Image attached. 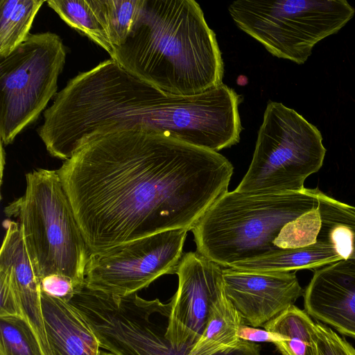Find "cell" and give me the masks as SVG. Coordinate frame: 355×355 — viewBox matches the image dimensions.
Instances as JSON below:
<instances>
[{"mask_svg": "<svg viewBox=\"0 0 355 355\" xmlns=\"http://www.w3.org/2000/svg\"><path fill=\"white\" fill-rule=\"evenodd\" d=\"M41 291L45 294L69 302L77 288L68 278L61 275H51L40 282Z\"/></svg>", "mask_w": 355, "mask_h": 355, "instance_id": "24", "label": "cell"}, {"mask_svg": "<svg viewBox=\"0 0 355 355\" xmlns=\"http://www.w3.org/2000/svg\"><path fill=\"white\" fill-rule=\"evenodd\" d=\"M239 336L241 340L259 343L268 342L275 344L282 340L280 336L264 329L252 327L243 324L239 331Z\"/></svg>", "mask_w": 355, "mask_h": 355, "instance_id": "25", "label": "cell"}, {"mask_svg": "<svg viewBox=\"0 0 355 355\" xmlns=\"http://www.w3.org/2000/svg\"><path fill=\"white\" fill-rule=\"evenodd\" d=\"M317 189L282 193L234 190L220 196L191 230L196 252L230 268L272 253L282 230L318 206Z\"/></svg>", "mask_w": 355, "mask_h": 355, "instance_id": "3", "label": "cell"}, {"mask_svg": "<svg viewBox=\"0 0 355 355\" xmlns=\"http://www.w3.org/2000/svg\"><path fill=\"white\" fill-rule=\"evenodd\" d=\"M318 128L295 110L269 101L258 130L250 165L235 190L300 191L322 167L326 154Z\"/></svg>", "mask_w": 355, "mask_h": 355, "instance_id": "6", "label": "cell"}, {"mask_svg": "<svg viewBox=\"0 0 355 355\" xmlns=\"http://www.w3.org/2000/svg\"><path fill=\"white\" fill-rule=\"evenodd\" d=\"M319 228L320 218L317 206L285 225L274 244L281 249L312 245L316 242Z\"/></svg>", "mask_w": 355, "mask_h": 355, "instance_id": "22", "label": "cell"}, {"mask_svg": "<svg viewBox=\"0 0 355 355\" xmlns=\"http://www.w3.org/2000/svg\"><path fill=\"white\" fill-rule=\"evenodd\" d=\"M318 355H355V349L329 327L315 323Z\"/></svg>", "mask_w": 355, "mask_h": 355, "instance_id": "23", "label": "cell"}, {"mask_svg": "<svg viewBox=\"0 0 355 355\" xmlns=\"http://www.w3.org/2000/svg\"><path fill=\"white\" fill-rule=\"evenodd\" d=\"M320 228L316 241L334 248L341 259L355 264V207L317 189Z\"/></svg>", "mask_w": 355, "mask_h": 355, "instance_id": "14", "label": "cell"}, {"mask_svg": "<svg viewBox=\"0 0 355 355\" xmlns=\"http://www.w3.org/2000/svg\"><path fill=\"white\" fill-rule=\"evenodd\" d=\"M46 337L51 355H98L99 342L88 322L70 302L41 291Z\"/></svg>", "mask_w": 355, "mask_h": 355, "instance_id": "13", "label": "cell"}, {"mask_svg": "<svg viewBox=\"0 0 355 355\" xmlns=\"http://www.w3.org/2000/svg\"><path fill=\"white\" fill-rule=\"evenodd\" d=\"M0 355H44L30 324L22 317H0Z\"/></svg>", "mask_w": 355, "mask_h": 355, "instance_id": "21", "label": "cell"}, {"mask_svg": "<svg viewBox=\"0 0 355 355\" xmlns=\"http://www.w3.org/2000/svg\"><path fill=\"white\" fill-rule=\"evenodd\" d=\"M67 57L61 37L53 33L31 34L0 59V136L11 144L44 112L58 93V80Z\"/></svg>", "mask_w": 355, "mask_h": 355, "instance_id": "7", "label": "cell"}, {"mask_svg": "<svg viewBox=\"0 0 355 355\" xmlns=\"http://www.w3.org/2000/svg\"><path fill=\"white\" fill-rule=\"evenodd\" d=\"M303 295L310 316L355 338V264L340 260L315 270Z\"/></svg>", "mask_w": 355, "mask_h": 355, "instance_id": "12", "label": "cell"}, {"mask_svg": "<svg viewBox=\"0 0 355 355\" xmlns=\"http://www.w3.org/2000/svg\"><path fill=\"white\" fill-rule=\"evenodd\" d=\"M43 0H0V59L7 57L30 35Z\"/></svg>", "mask_w": 355, "mask_h": 355, "instance_id": "18", "label": "cell"}, {"mask_svg": "<svg viewBox=\"0 0 355 355\" xmlns=\"http://www.w3.org/2000/svg\"><path fill=\"white\" fill-rule=\"evenodd\" d=\"M225 293L245 324L258 327L276 317L304 294L295 271L223 270Z\"/></svg>", "mask_w": 355, "mask_h": 355, "instance_id": "11", "label": "cell"}, {"mask_svg": "<svg viewBox=\"0 0 355 355\" xmlns=\"http://www.w3.org/2000/svg\"><path fill=\"white\" fill-rule=\"evenodd\" d=\"M243 320L223 289L213 304L201 336L187 355H216L237 347Z\"/></svg>", "mask_w": 355, "mask_h": 355, "instance_id": "15", "label": "cell"}, {"mask_svg": "<svg viewBox=\"0 0 355 355\" xmlns=\"http://www.w3.org/2000/svg\"><path fill=\"white\" fill-rule=\"evenodd\" d=\"M187 230L161 232L92 254L85 284L93 291L128 296L162 275L174 274Z\"/></svg>", "mask_w": 355, "mask_h": 355, "instance_id": "8", "label": "cell"}, {"mask_svg": "<svg viewBox=\"0 0 355 355\" xmlns=\"http://www.w3.org/2000/svg\"><path fill=\"white\" fill-rule=\"evenodd\" d=\"M49 7L70 27L87 36L110 55L114 48L88 0H49Z\"/></svg>", "mask_w": 355, "mask_h": 355, "instance_id": "20", "label": "cell"}, {"mask_svg": "<svg viewBox=\"0 0 355 355\" xmlns=\"http://www.w3.org/2000/svg\"><path fill=\"white\" fill-rule=\"evenodd\" d=\"M91 253L161 232L191 230L226 193L218 152L139 128L97 132L58 169Z\"/></svg>", "mask_w": 355, "mask_h": 355, "instance_id": "1", "label": "cell"}, {"mask_svg": "<svg viewBox=\"0 0 355 355\" xmlns=\"http://www.w3.org/2000/svg\"><path fill=\"white\" fill-rule=\"evenodd\" d=\"M110 58L141 81L175 95H196L223 83L216 34L194 0H144L126 41Z\"/></svg>", "mask_w": 355, "mask_h": 355, "instance_id": "2", "label": "cell"}, {"mask_svg": "<svg viewBox=\"0 0 355 355\" xmlns=\"http://www.w3.org/2000/svg\"><path fill=\"white\" fill-rule=\"evenodd\" d=\"M223 270L197 252L182 255L165 332L173 348L169 355H187L201 336L211 308L224 289Z\"/></svg>", "mask_w": 355, "mask_h": 355, "instance_id": "9", "label": "cell"}, {"mask_svg": "<svg viewBox=\"0 0 355 355\" xmlns=\"http://www.w3.org/2000/svg\"><path fill=\"white\" fill-rule=\"evenodd\" d=\"M98 355H115V354H114L108 351H105V350L101 349Z\"/></svg>", "mask_w": 355, "mask_h": 355, "instance_id": "26", "label": "cell"}, {"mask_svg": "<svg viewBox=\"0 0 355 355\" xmlns=\"http://www.w3.org/2000/svg\"><path fill=\"white\" fill-rule=\"evenodd\" d=\"M114 48L123 44L136 23L144 0H88Z\"/></svg>", "mask_w": 355, "mask_h": 355, "instance_id": "19", "label": "cell"}, {"mask_svg": "<svg viewBox=\"0 0 355 355\" xmlns=\"http://www.w3.org/2000/svg\"><path fill=\"white\" fill-rule=\"evenodd\" d=\"M26 183L24 194L5 212L17 218L40 282L61 275L80 289L92 253L58 170H34L26 175Z\"/></svg>", "mask_w": 355, "mask_h": 355, "instance_id": "4", "label": "cell"}, {"mask_svg": "<svg viewBox=\"0 0 355 355\" xmlns=\"http://www.w3.org/2000/svg\"><path fill=\"white\" fill-rule=\"evenodd\" d=\"M264 329L281 336L275 343L282 355H318L315 323L310 315L292 305L266 322Z\"/></svg>", "mask_w": 355, "mask_h": 355, "instance_id": "17", "label": "cell"}, {"mask_svg": "<svg viewBox=\"0 0 355 355\" xmlns=\"http://www.w3.org/2000/svg\"><path fill=\"white\" fill-rule=\"evenodd\" d=\"M0 252V317L24 318L35 331L44 355H51L41 304V287L25 247L19 225L6 222Z\"/></svg>", "mask_w": 355, "mask_h": 355, "instance_id": "10", "label": "cell"}, {"mask_svg": "<svg viewBox=\"0 0 355 355\" xmlns=\"http://www.w3.org/2000/svg\"><path fill=\"white\" fill-rule=\"evenodd\" d=\"M340 260L333 246L316 241L308 246L280 249L263 257L236 263L230 268L252 272L296 271L316 268Z\"/></svg>", "mask_w": 355, "mask_h": 355, "instance_id": "16", "label": "cell"}, {"mask_svg": "<svg viewBox=\"0 0 355 355\" xmlns=\"http://www.w3.org/2000/svg\"><path fill=\"white\" fill-rule=\"evenodd\" d=\"M228 12L271 55L302 64L315 44L353 18L355 9L346 0H236Z\"/></svg>", "mask_w": 355, "mask_h": 355, "instance_id": "5", "label": "cell"}]
</instances>
